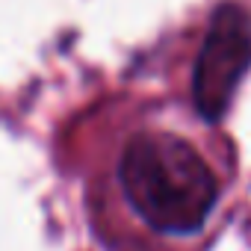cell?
I'll return each mask as SVG.
<instances>
[{"instance_id": "1", "label": "cell", "mask_w": 251, "mask_h": 251, "mask_svg": "<svg viewBox=\"0 0 251 251\" xmlns=\"http://www.w3.org/2000/svg\"><path fill=\"white\" fill-rule=\"evenodd\" d=\"M118 177L130 207L160 233H198L216 204L210 166L175 133H139L121 154Z\"/></svg>"}, {"instance_id": "2", "label": "cell", "mask_w": 251, "mask_h": 251, "mask_svg": "<svg viewBox=\"0 0 251 251\" xmlns=\"http://www.w3.org/2000/svg\"><path fill=\"white\" fill-rule=\"evenodd\" d=\"M248 65H251V24L242 9L222 6L210 21L207 39L201 45L192 71V98L201 118L219 121L227 112Z\"/></svg>"}]
</instances>
